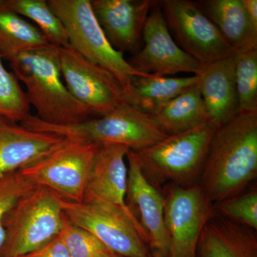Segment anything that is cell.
Segmentation results:
<instances>
[{"label": "cell", "mask_w": 257, "mask_h": 257, "mask_svg": "<svg viewBox=\"0 0 257 257\" xmlns=\"http://www.w3.org/2000/svg\"><path fill=\"white\" fill-rule=\"evenodd\" d=\"M257 175V111L239 113L216 128L199 187L211 203L241 194Z\"/></svg>", "instance_id": "cell-1"}, {"label": "cell", "mask_w": 257, "mask_h": 257, "mask_svg": "<svg viewBox=\"0 0 257 257\" xmlns=\"http://www.w3.org/2000/svg\"><path fill=\"white\" fill-rule=\"evenodd\" d=\"M53 45L23 52L10 61L13 74L25 84L38 119L54 125L78 124L96 117L72 95L62 79L58 48Z\"/></svg>", "instance_id": "cell-2"}, {"label": "cell", "mask_w": 257, "mask_h": 257, "mask_svg": "<svg viewBox=\"0 0 257 257\" xmlns=\"http://www.w3.org/2000/svg\"><path fill=\"white\" fill-rule=\"evenodd\" d=\"M21 124L34 131L54 134L72 141L122 145L133 152L149 148L168 136L153 116L139 110L126 101L104 116L78 124H47L32 114Z\"/></svg>", "instance_id": "cell-3"}, {"label": "cell", "mask_w": 257, "mask_h": 257, "mask_svg": "<svg viewBox=\"0 0 257 257\" xmlns=\"http://www.w3.org/2000/svg\"><path fill=\"white\" fill-rule=\"evenodd\" d=\"M216 126L206 123L174 135L133 156L145 178L155 187L167 182L188 187L202 172Z\"/></svg>", "instance_id": "cell-4"}, {"label": "cell", "mask_w": 257, "mask_h": 257, "mask_svg": "<svg viewBox=\"0 0 257 257\" xmlns=\"http://www.w3.org/2000/svg\"><path fill=\"white\" fill-rule=\"evenodd\" d=\"M47 3L62 22L71 47L110 74L122 87L125 96L134 79L150 75L134 68L124 54L111 46L96 20L91 0H47Z\"/></svg>", "instance_id": "cell-5"}, {"label": "cell", "mask_w": 257, "mask_h": 257, "mask_svg": "<svg viewBox=\"0 0 257 257\" xmlns=\"http://www.w3.org/2000/svg\"><path fill=\"white\" fill-rule=\"evenodd\" d=\"M61 197L37 186L5 217L1 257H20L43 247L60 234L64 222Z\"/></svg>", "instance_id": "cell-6"}, {"label": "cell", "mask_w": 257, "mask_h": 257, "mask_svg": "<svg viewBox=\"0 0 257 257\" xmlns=\"http://www.w3.org/2000/svg\"><path fill=\"white\" fill-rule=\"evenodd\" d=\"M99 147L66 139L46 156L20 170L37 186L69 202H82Z\"/></svg>", "instance_id": "cell-7"}, {"label": "cell", "mask_w": 257, "mask_h": 257, "mask_svg": "<svg viewBox=\"0 0 257 257\" xmlns=\"http://www.w3.org/2000/svg\"><path fill=\"white\" fill-rule=\"evenodd\" d=\"M60 202L69 221L94 235L116 256L152 257L135 225L116 208L95 199L77 203L61 198Z\"/></svg>", "instance_id": "cell-8"}, {"label": "cell", "mask_w": 257, "mask_h": 257, "mask_svg": "<svg viewBox=\"0 0 257 257\" xmlns=\"http://www.w3.org/2000/svg\"><path fill=\"white\" fill-rule=\"evenodd\" d=\"M214 207L199 185H175L164 196V219L169 241L168 257H197L204 226Z\"/></svg>", "instance_id": "cell-9"}, {"label": "cell", "mask_w": 257, "mask_h": 257, "mask_svg": "<svg viewBox=\"0 0 257 257\" xmlns=\"http://www.w3.org/2000/svg\"><path fill=\"white\" fill-rule=\"evenodd\" d=\"M159 3L176 43L202 66L234 55L196 2L163 0Z\"/></svg>", "instance_id": "cell-10"}, {"label": "cell", "mask_w": 257, "mask_h": 257, "mask_svg": "<svg viewBox=\"0 0 257 257\" xmlns=\"http://www.w3.org/2000/svg\"><path fill=\"white\" fill-rule=\"evenodd\" d=\"M57 48L66 87L96 117L108 114L126 101L122 87L110 74L91 63L71 46Z\"/></svg>", "instance_id": "cell-11"}, {"label": "cell", "mask_w": 257, "mask_h": 257, "mask_svg": "<svg viewBox=\"0 0 257 257\" xmlns=\"http://www.w3.org/2000/svg\"><path fill=\"white\" fill-rule=\"evenodd\" d=\"M143 47L128 63L144 74L167 77L178 73L199 75L202 65L179 47L167 28L160 3L152 8L143 33Z\"/></svg>", "instance_id": "cell-12"}, {"label": "cell", "mask_w": 257, "mask_h": 257, "mask_svg": "<svg viewBox=\"0 0 257 257\" xmlns=\"http://www.w3.org/2000/svg\"><path fill=\"white\" fill-rule=\"evenodd\" d=\"M130 149L122 145H99L86 187L84 199H95L122 212L135 225L147 244L146 233L126 204Z\"/></svg>", "instance_id": "cell-13"}, {"label": "cell", "mask_w": 257, "mask_h": 257, "mask_svg": "<svg viewBox=\"0 0 257 257\" xmlns=\"http://www.w3.org/2000/svg\"><path fill=\"white\" fill-rule=\"evenodd\" d=\"M155 0H91L96 20L111 46L133 55L140 50L143 33Z\"/></svg>", "instance_id": "cell-14"}, {"label": "cell", "mask_w": 257, "mask_h": 257, "mask_svg": "<svg viewBox=\"0 0 257 257\" xmlns=\"http://www.w3.org/2000/svg\"><path fill=\"white\" fill-rule=\"evenodd\" d=\"M128 162L126 204L146 233L155 257H168L169 241L164 219V195L143 175L131 150Z\"/></svg>", "instance_id": "cell-15"}, {"label": "cell", "mask_w": 257, "mask_h": 257, "mask_svg": "<svg viewBox=\"0 0 257 257\" xmlns=\"http://www.w3.org/2000/svg\"><path fill=\"white\" fill-rule=\"evenodd\" d=\"M65 140L54 134L30 130L0 115V177L46 156Z\"/></svg>", "instance_id": "cell-16"}, {"label": "cell", "mask_w": 257, "mask_h": 257, "mask_svg": "<svg viewBox=\"0 0 257 257\" xmlns=\"http://www.w3.org/2000/svg\"><path fill=\"white\" fill-rule=\"evenodd\" d=\"M234 55L202 66L198 85L209 122L216 128L239 114L234 79Z\"/></svg>", "instance_id": "cell-17"}, {"label": "cell", "mask_w": 257, "mask_h": 257, "mask_svg": "<svg viewBox=\"0 0 257 257\" xmlns=\"http://www.w3.org/2000/svg\"><path fill=\"white\" fill-rule=\"evenodd\" d=\"M253 229L224 217L212 218L204 226L198 248L200 257H257Z\"/></svg>", "instance_id": "cell-18"}, {"label": "cell", "mask_w": 257, "mask_h": 257, "mask_svg": "<svg viewBox=\"0 0 257 257\" xmlns=\"http://www.w3.org/2000/svg\"><path fill=\"white\" fill-rule=\"evenodd\" d=\"M216 27L234 55L257 50V29L248 20L242 0L196 2Z\"/></svg>", "instance_id": "cell-19"}, {"label": "cell", "mask_w": 257, "mask_h": 257, "mask_svg": "<svg viewBox=\"0 0 257 257\" xmlns=\"http://www.w3.org/2000/svg\"><path fill=\"white\" fill-rule=\"evenodd\" d=\"M198 80L197 75L167 77L150 74L136 77L125 100L139 110L154 116L174 98L197 84Z\"/></svg>", "instance_id": "cell-20"}, {"label": "cell", "mask_w": 257, "mask_h": 257, "mask_svg": "<svg viewBox=\"0 0 257 257\" xmlns=\"http://www.w3.org/2000/svg\"><path fill=\"white\" fill-rule=\"evenodd\" d=\"M51 44L33 24L0 0V56L10 62L17 55Z\"/></svg>", "instance_id": "cell-21"}, {"label": "cell", "mask_w": 257, "mask_h": 257, "mask_svg": "<svg viewBox=\"0 0 257 257\" xmlns=\"http://www.w3.org/2000/svg\"><path fill=\"white\" fill-rule=\"evenodd\" d=\"M154 117L167 135L209 123L198 82L174 98Z\"/></svg>", "instance_id": "cell-22"}, {"label": "cell", "mask_w": 257, "mask_h": 257, "mask_svg": "<svg viewBox=\"0 0 257 257\" xmlns=\"http://www.w3.org/2000/svg\"><path fill=\"white\" fill-rule=\"evenodd\" d=\"M5 1L10 9L34 22L51 45L57 47L70 46L62 22L51 10L46 0Z\"/></svg>", "instance_id": "cell-23"}, {"label": "cell", "mask_w": 257, "mask_h": 257, "mask_svg": "<svg viewBox=\"0 0 257 257\" xmlns=\"http://www.w3.org/2000/svg\"><path fill=\"white\" fill-rule=\"evenodd\" d=\"M239 113L257 111V50L234 55Z\"/></svg>", "instance_id": "cell-24"}, {"label": "cell", "mask_w": 257, "mask_h": 257, "mask_svg": "<svg viewBox=\"0 0 257 257\" xmlns=\"http://www.w3.org/2000/svg\"><path fill=\"white\" fill-rule=\"evenodd\" d=\"M0 56V115L22 122L30 113L25 91L13 72L5 68Z\"/></svg>", "instance_id": "cell-25"}, {"label": "cell", "mask_w": 257, "mask_h": 257, "mask_svg": "<svg viewBox=\"0 0 257 257\" xmlns=\"http://www.w3.org/2000/svg\"><path fill=\"white\" fill-rule=\"evenodd\" d=\"M59 236L71 257H118L94 235L74 224L65 216Z\"/></svg>", "instance_id": "cell-26"}, {"label": "cell", "mask_w": 257, "mask_h": 257, "mask_svg": "<svg viewBox=\"0 0 257 257\" xmlns=\"http://www.w3.org/2000/svg\"><path fill=\"white\" fill-rule=\"evenodd\" d=\"M36 187L20 170L0 177V257L5 242V217L22 197Z\"/></svg>", "instance_id": "cell-27"}, {"label": "cell", "mask_w": 257, "mask_h": 257, "mask_svg": "<svg viewBox=\"0 0 257 257\" xmlns=\"http://www.w3.org/2000/svg\"><path fill=\"white\" fill-rule=\"evenodd\" d=\"M217 209L226 218L253 230L257 229V192L239 194L217 203Z\"/></svg>", "instance_id": "cell-28"}, {"label": "cell", "mask_w": 257, "mask_h": 257, "mask_svg": "<svg viewBox=\"0 0 257 257\" xmlns=\"http://www.w3.org/2000/svg\"><path fill=\"white\" fill-rule=\"evenodd\" d=\"M20 257H71V255L58 236L40 249Z\"/></svg>", "instance_id": "cell-29"}, {"label": "cell", "mask_w": 257, "mask_h": 257, "mask_svg": "<svg viewBox=\"0 0 257 257\" xmlns=\"http://www.w3.org/2000/svg\"><path fill=\"white\" fill-rule=\"evenodd\" d=\"M248 20L253 28L257 29V1L256 0H242Z\"/></svg>", "instance_id": "cell-30"}, {"label": "cell", "mask_w": 257, "mask_h": 257, "mask_svg": "<svg viewBox=\"0 0 257 257\" xmlns=\"http://www.w3.org/2000/svg\"><path fill=\"white\" fill-rule=\"evenodd\" d=\"M118 257H119V256H118Z\"/></svg>", "instance_id": "cell-31"}]
</instances>
